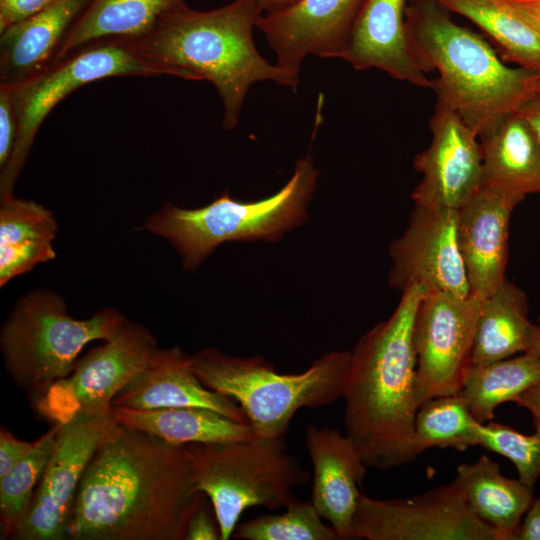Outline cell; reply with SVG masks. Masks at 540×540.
I'll list each match as a JSON object with an SVG mask.
<instances>
[{
    "label": "cell",
    "instance_id": "6da1fadb",
    "mask_svg": "<svg viewBox=\"0 0 540 540\" xmlns=\"http://www.w3.org/2000/svg\"><path fill=\"white\" fill-rule=\"evenodd\" d=\"M204 496L186 445L119 424L82 477L67 539L185 540Z\"/></svg>",
    "mask_w": 540,
    "mask_h": 540
},
{
    "label": "cell",
    "instance_id": "7a4b0ae2",
    "mask_svg": "<svg viewBox=\"0 0 540 540\" xmlns=\"http://www.w3.org/2000/svg\"><path fill=\"white\" fill-rule=\"evenodd\" d=\"M402 291L392 315L368 330L351 352L344 425L368 467L389 469L419 455L414 436L416 352L413 324L425 294Z\"/></svg>",
    "mask_w": 540,
    "mask_h": 540
},
{
    "label": "cell",
    "instance_id": "3957f363",
    "mask_svg": "<svg viewBox=\"0 0 540 540\" xmlns=\"http://www.w3.org/2000/svg\"><path fill=\"white\" fill-rule=\"evenodd\" d=\"M263 14L255 0H234L209 11L184 3L151 32L129 40L163 75L210 82L223 103L222 125L232 129L252 84L273 81L295 89L299 82L258 52L253 29Z\"/></svg>",
    "mask_w": 540,
    "mask_h": 540
},
{
    "label": "cell",
    "instance_id": "277c9868",
    "mask_svg": "<svg viewBox=\"0 0 540 540\" xmlns=\"http://www.w3.org/2000/svg\"><path fill=\"white\" fill-rule=\"evenodd\" d=\"M405 33L418 69L439 74L431 80L437 99L478 138L537 95L540 72L506 66L484 38L456 24L438 0H410Z\"/></svg>",
    "mask_w": 540,
    "mask_h": 540
},
{
    "label": "cell",
    "instance_id": "5b68a950",
    "mask_svg": "<svg viewBox=\"0 0 540 540\" xmlns=\"http://www.w3.org/2000/svg\"><path fill=\"white\" fill-rule=\"evenodd\" d=\"M201 383L236 403L255 436L284 437L296 412L340 397L348 380L351 352L330 351L300 373L281 374L260 356H233L214 347L190 355Z\"/></svg>",
    "mask_w": 540,
    "mask_h": 540
},
{
    "label": "cell",
    "instance_id": "8992f818",
    "mask_svg": "<svg viewBox=\"0 0 540 540\" xmlns=\"http://www.w3.org/2000/svg\"><path fill=\"white\" fill-rule=\"evenodd\" d=\"M317 180L314 161L306 156L296 162L288 182L265 199L243 202L225 191L194 209L166 202L141 229L167 239L179 253L183 268L195 271L226 242L277 241L301 225L308 217Z\"/></svg>",
    "mask_w": 540,
    "mask_h": 540
},
{
    "label": "cell",
    "instance_id": "52a82bcc",
    "mask_svg": "<svg viewBox=\"0 0 540 540\" xmlns=\"http://www.w3.org/2000/svg\"><path fill=\"white\" fill-rule=\"evenodd\" d=\"M125 319L114 308L77 319L60 294L35 289L18 299L1 327L5 370L19 388L37 396L73 371L87 344L108 340Z\"/></svg>",
    "mask_w": 540,
    "mask_h": 540
},
{
    "label": "cell",
    "instance_id": "ba28073f",
    "mask_svg": "<svg viewBox=\"0 0 540 540\" xmlns=\"http://www.w3.org/2000/svg\"><path fill=\"white\" fill-rule=\"evenodd\" d=\"M196 489L209 498L221 540H228L242 513L254 506L275 510L295 500L293 489L310 474L288 452L284 437H260L186 445Z\"/></svg>",
    "mask_w": 540,
    "mask_h": 540
},
{
    "label": "cell",
    "instance_id": "9c48e42d",
    "mask_svg": "<svg viewBox=\"0 0 540 540\" xmlns=\"http://www.w3.org/2000/svg\"><path fill=\"white\" fill-rule=\"evenodd\" d=\"M161 75L138 54L129 39L112 38L88 44L23 82L8 84L16 106L18 132L11 157L0 171V199L13 196L41 124L68 95L104 78Z\"/></svg>",
    "mask_w": 540,
    "mask_h": 540
},
{
    "label": "cell",
    "instance_id": "30bf717a",
    "mask_svg": "<svg viewBox=\"0 0 540 540\" xmlns=\"http://www.w3.org/2000/svg\"><path fill=\"white\" fill-rule=\"evenodd\" d=\"M158 348L147 327L126 318L111 338L78 359L67 377L36 396L37 413L60 424L78 415L111 414L115 396L147 367Z\"/></svg>",
    "mask_w": 540,
    "mask_h": 540
},
{
    "label": "cell",
    "instance_id": "8fae6325",
    "mask_svg": "<svg viewBox=\"0 0 540 540\" xmlns=\"http://www.w3.org/2000/svg\"><path fill=\"white\" fill-rule=\"evenodd\" d=\"M483 297L470 293H425L413 324L416 352L415 400L458 393L471 366Z\"/></svg>",
    "mask_w": 540,
    "mask_h": 540
},
{
    "label": "cell",
    "instance_id": "7c38bea8",
    "mask_svg": "<svg viewBox=\"0 0 540 540\" xmlns=\"http://www.w3.org/2000/svg\"><path fill=\"white\" fill-rule=\"evenodd\" d=\"M352 529L367 540H502L470 510L454 480L403 499L361 494Z\"/></svg>",
    "mask_w": 540,
    "mask_h": 540
},
{
    "label": "cell",
    "instance_id": "4fadbf2b",
    "mask_svg": "<svg viewBox=\"0 0 540 540\" xmlns=\"http://www.w3.org/2000/svg\"><path fill=\"white\" fill-rule=\"evenodd\" d=\"M119 429L111 414L78 415L60 424L34 499L13 540H64L82 477L98 449Z\"/></svg>",
    "mask_w": 540,
    "mask_h": 540
},
{
    "label": "cell",
    "instance_id": "5bb4252c",
    "mask_svg": "<svg viewBox=\"0 0 540 540\" xmlns=\"http://www.w3.org/2000/svg\"><path fill=\"white\" fill-rule=\"evenodd\" d=\"M414 206L407 228L389 247V286L401 292L419 286L426 293L469 295L458 244L457 210Z\"/></svg>",
    "mask_w": 540,
    "mask_h": 540
},
{
    "label": "cell",
    "instance_id": "9a60e30c",
    "mask_svg": "<svg viewBox=\"0 0 540 540\" xmlns=\"http://www.w3.org/2000/svg\"><path fill=\"white\" fill-rule=\"evenodd\" d=\"M429 127L431 143L413 162L422 178L412 200L414 205L458 210L482 185L481 144L459 114L440 99Z\"/></svg>",
    "mask_w": 540,
    "mask_h": 540
},
{
    "label": "cell",
    "instance_id": "2e32d148",
    "mask_svg": "<svg viewBox=\"0 0 540 540\" xmlns=\"http://www.w3.org/2000/svg\"><path fill=\"white\" fill-rule=\"evenodd\" d=\"M364 0H299L263 14L256 25L276 55V65L299 79L308 55L341 58Z\"/></svg>",
    "mask_w": 540,
    "mask_h": 540
},
{
    "label": "cell",
    "instance_id": "e0dca14e",
    "mask_svg": "<svg viewBox=\"0 0 540 540\" xmlns=\"http://www.w3.org/2000/svg\"><path fill=\"white\" fill-rule=\"evenodd\" d=\"M523 199L482 184L457 210V236L470 293L487 297L505 279L510 219Z\"/></svg>",
    "mask_w": 540,
    "mask_h": 540
},
{
    "label": "cell",
    "instance_id": "ac0fdd59",
    "mask_svg": "<svg viewBox=\"0 0 540 540\" xmlns=\"http://www.w3.org/2000/svg\"><path fill=\"white\" fill-rule=\"evenodd\" d=\"M305 445L313 466L311 502L340 539H354L353 518L368 466L353 441L337 429L310 425Z\"/></svg>",
    "mask_w": 540,
    "mask_h": 540
},
{
    "label": "cell",
    "instance_id": "d6986e66",
    "mask_svg": "<svg viewBox=\"0 0 540 540\" xmlns=\"http://www.w3.org/2000/svg\"><path fill=\"white\" fill-rule=\"evenodd\" d=\"M112 407H203L248 422L238 403L201 383L192 370L190 355L177 346L158 348L147 367L115 396Z\"/></svg>",
    "mask_w": 540,
    "mask_h": 540
},
{
    "label": "cell",
    "instance_id": "ffe728a7",
    "mask_svg": "<svg viewBox=\"0 0 540 540\" xmlns=\"http://www.w3.org/2000/svg\"><path fill=\"white\" fill-rule=\"evenodd\" d=\"M407 0H364L342 57L357 70L376 68L413 85L431 88L408 50Z\"/></svg>",
    "mask_w": 540,
    "mask_h": 540
},
{
    "label": "cell",
    "instance_id": "44dd1931",
    "mask_svg": "<svg viewBox=\"0 0 540 540\" xmlns=\"http://www.w3.org/2000/svg\"><path fill=\"white\" fill-rule=\"evenodd\" d=\"M90 0H55L0 32V84L23 82L50 66Z\"/></svg>",
    "mask_w": 540,
    "mask_h": 540
},
{
    "label": "cell",
    "instance_id": "7402d4cb",
    "mask_svg": "<svg viewBox=\"0 0 540 540\" xmlns=\"http://www.w3.org/2000/svg\"><path fill=\"white\" fill-rule=\"evenodd\" d=\"M480 138L482 184L522 199L540 195V143L527 120L515 112Z\"/></svg>",
    "mask_w": 540,
    "mask_h": 540
},
{
    "label": "cell",
    "instance_id": "603a6c76",
    "mask_svg": "<svg viewBox=\"0 0 540 540\" xmlns=\"http://www.w3.org/2000/svg\"><path fill=\"white\" fill-rule=\"evenodd\" d=\"M58 224L45 206L13 196L0 200V286L51 261Z\"/></svg>",
    "mask_w": 540,
    "mask_h": 540
},
{
    "label": "cell",
    "instance_id": "cb8c5ba5",
    "mask_svg": "<svg viewBox=\"0 0 540 540\" xmlns=\"http://www.w3.org/2000/svg\"><path fill=\"white\" fill-rule=\"evenodd\" d=\"M454 481L470 510L493 527L502 540H512L534 499V489L519 479L505 477L498 463L486 455L475 462L460 464Z\"/></svg>",
    "mask_w": 540,
    "mask_h": 540
},
{
    "label": "cell",
    "instance_id": "d4e9b609",
    "mask_svg": "<svg viewBox=\"0 0 540 540\" xmlns=\"http://www.w3.org/2000/svg\"><path fill=\"white\" fill-rule=\"evenodd\" d=\"M111 415L120 425L177 445L239 441L255 436L249 422L236 421L203 407H112Z\"/></svg>",
    "mask_w": 540,
    "mask_h": 540
},
{
    "label": "cell",
    "instance_id": "484cf974",
    "mask_svg": "<svg viewBox=\"0 0 540 540\" xmlns=\"http://www.w3.org/2000/svg\"><path fill=\"white\" fill-rule=\"evenodd\" d=\"M184 3L183 0H90L67 34L55 61L96 41L140 38Z\"/></svg>",
    "mask_w": 540,
    "mask_h": 540
},
{
    "label": "cell",
    "instance_id": "4316f807",
    "mask_svg": "<svg viewBox=\"0 0 540 540\" xmlns=\"http://www.w3.org/2000/svg\"><path fill=\"white\" fill-rule=\"evenodd\" d=\"M533 327L528 319L525 292L505 278L495 291L483 298L471 365L527 352Z\"/></svg>",
    "mask_w": 540,
    "mask_h": 540
},
{
    "label": "cell",
    "instance_id": "83f0119b",
    "mask_svg": "<svg viewBox=\"0 0 540 540\" xmlns=\"http://www.w3.org/2000/svg\"><path fill=\"white\" fill-rule=\"evenodd\" d=\"M468 18L496 45L501 59L540 72V30L504 0H438Z\"/></svg>",
    "mask_w": 540,
    "mask_h": 540
},
{
    "label": "cell",
    "instance_id": "f1b7e54d",
    "mask_svg": "<svg viewBox=\"0 0 540 540\" xmlns=\"http://www.w3.org/2000/svg\"><path fill=\"white\" fill-rule=\"evenodd\" d=\"M540 382V355L521 353L481 365H471L459 393L479 423L494 418L496 408L514 402Z\"/></svg>",
    "mask_w": 540,
    "mask_h": 540
},
{
    "label": "cell",
    "instance_id": "f546056e",
    "mask_svg": "<svg viewBox=\"0 0 540 540\" xmlns=\"http://www.w3.org/2000/svg\"><path fill=\"white\" fill-rule=\"evenodd\" d=\"M478 424L459 392L428 399L415 416L417 449L420 454L431 448L464 451L478 444Z\"/></svg>",
    "mask_w": 540,
    "mask_h": 540
},
{
    "label": "cell",
    "instance_id": "4dcf8cb0",
    "mask_svg": "<svg viewBox=\"0 0 540 540\" xmlns=\"http://www.w3.org/2000/svg\"><path fill=\"white\" fill-rule=\"evenodd\" d=\"M60 423L38 438L32 450L0 478V530L2 539H11L34 499L54 451Z\"/></svg>",
    "mask_w": 540,
    "mask_h": 540
},
{
    "label": "cell",
    "instance_id": "1f68e13d",
    "mask_svg": "<svg viewBox=\"0 0 540 540\" xmlns=\"http://www.w3.org/2000/svg\"><path fill=\"white\" fill-rule=\"evenodd\" d=\"M282 514L261 515L237 525L233 536L242 540H340L311 501L290 502Z\"/></svg>",
    "mask_w": 540,
    "mask_h": 540
},
{
    "label": "cell",
    "instance_id": "d6a6232c",
    "mask_svg": "<svg viewBox=\"0 0 540 540\" xmlns=\"http://www.w3.org/2000/svg\"><path fill=\"white\" fill-rule=\"evenodd\" d=\"M477 433V445L512 461L518 479L534 489L540 477V431L524 435L508 425L490 420L479 423Z\"/></svg>",
    "mask_w": 540,
    "mask_h": 540
},
{
    "label": "cell",
    "instance_id": "836d02e7",
    "mask_svg": "<svg viewBox=\"0 0 540 540\" xmlns=\"http://www.w3.org/2000/svg\"><path fill=\"white\" fill-rule=\"evenodd\" d=\"M17 132L18 117L11 87L0 84V171L11 157Z\"/></svg>",
    "mask_w": 540,
    "mask_h": 540
},
{
    "label": "cell",
    "instance_id": "e575fe53",
    "mask_svg": "<svg viewBox=\"0 0 540 540\" xmlns=\"http://www.w3.org/2000/svg\"><path fill=\"white\" fill-rule=\"evenodd\" d=\"M55 0H0V32L43 10Z\"/></svg>",
    "mask_w": 540,
    "mask_h": 540
},
{
    "label": "cell",
    "instance_id": "d590c367",
    "mask_svg": "<svg viewBox=\"0 0 540 540\" xmlns=\"http://www.w3.org/2000/svg\"><path fill=\"white\" fill-rule=\"evenodd\" d=\"M34 442L16 438L9 430H0V478L5 476L34 447Z\"/></svg>",
    "mask_w": 540,
    "mask_h": 540
},
{
    "label": "cell",
    "instance_id": "8d00e7d4",
    "mask_svg": "<svg viewBox=\"0 0 540 540\" xmlns=\"http://www.w3.org/2000/svg\"><path fill=\"white\" fill-rule=\"evenodd\" d=\"M221 540L217 520L204 505V499L191 515L186 529L185 540Z\"/></svg>",
    "mask_w": 540,
    "mask_h": 540
},
{
    "label": "cell",
    "instance_id": "74e56055",
    "mask_svg": "<svg viewBox=\"0 0 540 540\" xmlns=\"http://www.w3.org/2000/svg\"><path fill=\"white\" fill-rule=\"evenodd\" d=\"M512 540H540V497L533 499Z\"/></svg>",
    "mask_w": 540,
    "mask_h": 540
},
{
    "label": "cell",
    "instance_id": "f35d334b",
    "mask_svg": "<svg viewBox=\"0 0 540 540\" xmlns=\"http://www.w3.org/2000/svg\"><path fill=\"white\" fill-rule=\"evenodd\" d=\"M514 402L530 412L535 430L540 431V382L523 392Z\"/></svg>",
    "mask_w": 540,
    "mask_h": 540
},
{
    "label": "cell",
    "instance_id": "ab89813d",
    "mask_svg": "<svg viewBox=\"0 0 540 540\" xmlns=\"http://www.w3.org/2000/svg\"><path fill=\"white\" fill-rule=\"evenodd\" d=\"M540 30V0H504Z\"/></svg>",
    "mask_w": 540,
    "mask_h": 540
},
{
    "label": "cell",
    "instance_id": "60d3db41",
    "mask_svg": "<svg viewBox=\"0 0 540 540\" xmlns=\"http://www.w3.org/2000/svg\"><path fill=\"white\" fill-rule=\"evenodd\" d=\"M530 124L540 143V98L535 96L518 111Z\"/></svg>",
    "mask_w": 540,
    "mask_h": 540
},
{
    "label": "cell",
    "instance_id": "b9f144b4",
    "mask_svg": "<svg viewBox=\"0 0 540 540\" xmlns=\"http://www.w3.org/2000/svg\"><path fill=\"white\" fill-rule=\"evenodd\" d=\"M255 1L259 4L264 14H271V13H275L283 9H286L296 4L299 0H255Z\"/></svg>",
    "mask_w": 540,
    "mask_h": 540
},
{
    "label": "cell",
    "instance_id": "7bdbcfd3",
    "mask_svg": "<svg viewBox=\"0 0 540 540\" xmlns=\"http://www.w3.org/2000/svg\"><path fill=\"white\" fill-rule=\"evenodd\" d=\"M528 353L540 355V327L534 325L529 341Z\"/></svg>",
    "mask_w": 540,
    "mask_h": 540
},
{
    "label": "cell",
    "instance_id": "ee69618b",
    "mask_svg": "<svg viewBox=\"0 0 540 540\" xmlns=\"http://www.w3.org/2000/svg\"><path fill=\"white\" fill-rule=\"evenodd\" d=\"M538 98H540V75H539V81H538V89H537V95Z\"/></svg>",
    "mask_w": 540,
    "mask_h": 540
}]
</instances>
